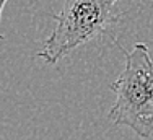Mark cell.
I'll return each mask as SVG.
<instances>
[{"label": "cell", "mask_w": 153, "mask_h": 140, "mask_svg": "<svg viewBox=\"0 0 153 140\" xmlns=\"http://www.w3.org/2000/svg\"><path fill=\"white\" fill-rule=\"evenodd\" d=\"M7 2H8V0H0V23H2V13H3V8H5ZM0 39H3L2 31H0Z\"/></svg>", "instance_id": "obj_3"}, {"label": "cell", "mask_w": 153, "mask_h": 140, "mask_svg": "<svg viewBox=\"0 0 153 140\" xmlns=\"http://www.w3.org/2000/svg\"><path fill=\"white\" fill-rule=\"evenodd\" d=\"M119 0H64L60 13L54 15L56 26L42 42L36 57L57 64L68 52L101 36L116 21Z\"/></svg>", "instance_id": "obj_2"}, {"label": "cell", "mask_w": 153, "mask_h": 140, "mask_svg": "<svg viewBox=\"0 0 153 140\" xmlns=\"http://www.w3.org/2000/svg\"><path fill=\"white\" fill-rule=\"evenodd\" d=\"M122 52L126 67L111 85L116 101L109 119L116 126L129 127L140 139H148L153 134V59L143 42H137L130 52Z\"/></svg>", "instance_id": "obj_1"}]
</instances>
